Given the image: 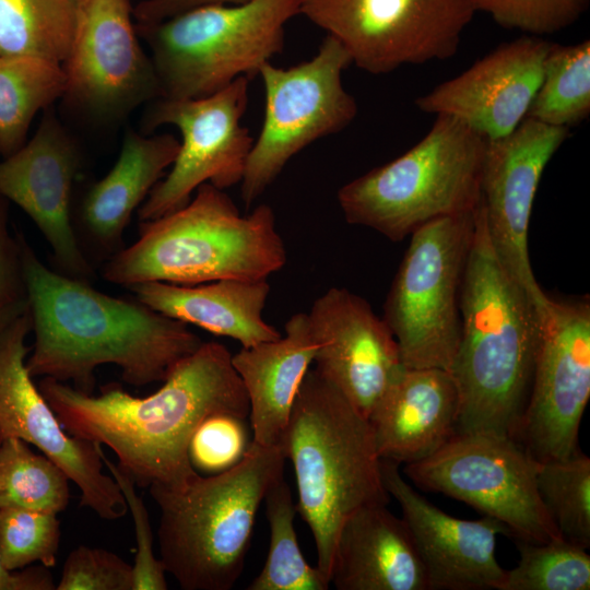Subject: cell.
I'll use <instances>...</instances> for the list:
<instances>
[{
    "instance_id": "cell-1",
    "label": "cell",
    "mask_w": 590,
    "mask_h": 590,
    "mask_svg": "<svg viewBox=\"0 0 590 590\" xmlns=\"http://www.w3.org/2000/svg\"><path fill=\"white\" fill-rule=\"evenodd\" d=\"M152 394L138 398L117 384L85 393L50 377L38 389L72 436L109 447L140 487H179L199 474L188 457L199 424L215 413L249 415L244 385L221 343L203 342Z\"/></svg>"
},
{
    "instance_id": "cell-2",
    "label": "cell",
    "mask_w": 590,
    "mask_h": 590,
    "mask_svg": "<svg viewBox=\"0 0 590 590\" xmlns=\"http://www.w3.org/2000/svg\"><path fill=\"white\" fill-rule=\"evenodd\" d=\"M19 239L35 334L25 362L32 378L72 381L92 393L95 369L114 364L125 382L146 386L164 381L203 343L182 321L48 269L22 235Z\"/></svg>"
},
{
    "instance_id": "cell-3",
    "label": "cell",
    "mask_w": 590,
    "mask_h": 590,
    "mask_svg": "<svg viewBox=\"0 0 590 590\" xmlns=\"http://www.w3.org/2000/svg\"><path fill=\"white\" fill-rule=\"evenodd\" d=\"M540 312L494 252L479 203L450 371L460 399L456 433L516 437L531 389Z\"/></svg>"
},
{
    "instance_id": "cell-4",
    "label": "cell",
    "mask_w": 590,
    "mask_h": 590,
    "mask_svg": "<svg viewBox=\"0 0 590 590\" xmlns=\"http://www.w3.org/2000/svg\"><path fill=\"white\" fill-rule=\"evenodd\" d=\"M286 258L270 205L241 215L224 190L205 182L184 206L142 222L138 240L111 257L103 278L125 287L262 280L281 270Z\"/></svg>"
},
{
    "instance_id": "cell-5",
    "label": "cell",
    "mask_w": 590,
    "mask_h": 590,
    "mask_svg": "<svg viewBox=\"0 0 590 590\" xmlns=\"http://www.w3.org/2000/svg\"><path fill=\"white\" fill-rule=\"evenodd\" d=\"M297 485V510L317 548V567L330 580L339 531L356 510L388 505L367 417L315 368L295 397L281 441Z\"/></svg>"
},
{
    "instance_id": "cell-6",
    "label": "cell",
    "mask_w": 590,
    "mask_h": 590,
    "mask_svg": "<svg viewBox=\"0 0 590 590\" xmlns=\"http://www.w3.org/2000/svg\"><path fill=\"white\" fill-rule=\"evenodd\" d=\"M281 446L251 441L244 458L179 487L152 485L161 560L184 590H229L244 570L257 511L283 475Z\"/></svg>"
},
{
    "instance_id": "cell-7",
    "label": "cell",
    "mask_w": 590,
    "mask_h": 590,
    "mask_svg": "<svg viewBox=\"0 0 590 590\" xmlns=\"http://www.w3.org/2000/svg\"><path fill=\"white\" fill-rule=\"evenodd\" d=\"M486 143L461 121L436 116L409 151L339 189L344 219L400 241L433 220L474 212Z\"/></svg>"
},
{
    "instance_id": "cell-8",
    "label": "cell",
    "mask_w": 590,
    "mask_h": 590,
    "mask_svg": "<svg viewBox=\"0 0 590 590\" xmlns=\"http://www.w3.org/2000/svg\"><path fill=\"white\" fill-rule=\"evenodd\" d=\"M302 0H250L199 7L158 23L138 25L151 51L162 96L200 98L239 76L249 79L280 52L284 27Z\"/></svg>"
},
{
    "instance_id": "cell-9",
    "label": "cell",
    "mask_w": 590,
    "mask_h": 590,
    "mask_svg": "<svg viewBox=\"0 0 590 590\" xmlns=\"http://www.w3.org/2000/svg\"><path fill=\"white\" fill-rule=\"evenodd\" d=\"M474 224L475 211L433 220L410 235L382 316L408 368L451 371L460 340V292Z\"/></svg>"
},
{
    "instance_id": "cell-10",
    "label": "cell",
    "mask_w": 590,
    "mask_h": 590,
    "mask_svg": "<svg viewBox=\"0 0 590 590\" xmlns=\"http://www.w3.org/2000/svg\"><path fill=\"white\" fill-rule=\"evenodd\" d=\"M350 64L345 48L327 34L311 59L286 69L269 61L259 69L264 118L240 181L246 208L272 185L294 155L355 119L356 101L342 83Z\"/></svg>"
},
{
    "instance_id": "cell-11",
    "label": "cell",
    "mask_w": 590,
    "mask_h": 590,
    "mask_svg": "<svg viewBox=\"0 0 590 590\" xmlns=\"http://www.w3.org/2000/svg\"><path fill=\"white\" fill-rule=\"evenodd\" d=\"M539 463L512 437L456 433L430 456L404 464L403 472L416 487L498 520L514 540L544 543L562 535L538 489Z\"/></svg>"
},
{
    "instance_id": "cell-12",
    "label": "cell",
    "mask_w": 590,
    "mask_h": 590,
    "mask_svg": "<svg viewBox=\"0 0 590 590\" xmlns=\"http://www.w3.org/2000/svg\"><path fill=\"white\" fill-rule=\"evenodd\" d=\"M476 12L475 0H302L299 8L370 74L451 58Z\"/></svg>"
},
{
    "instance_id": "cell-13",
    "label": "cell",
    "mask_w": 590,
    "mask_h": 590,
    "mask_svg": "<svg viewBox=\"0 0 590 590\" xmlns=\"http://www.w3.org/2000/svg\"><path fill=\"white\" fill-rule=\"evenodd\" d=\"M248 76H239L200 98L153 101L142 120L143 131L172 125L179 130L181 142L170 172L140 205L141 222L184 206L202 184L222 190L240 184L255 142L240 125L248 103Z\"/></svg>"
},
{
    "instance_id": "cell-14",
    "label": "cell",
    "mask_w": 590,
    "mask_h": 590,
    "mask_svg": "<svg viewBox=\"0 0 590 590\" xmlns=\"http://www.w3.org/2000/svg\"><path fill=\"white\" fill-rule=\"evenodd\" d=\"M529 398L515 439L538 462L568 458L590 397V303L554 299L540 312Z\"/></svg>"
},
{
    "instance_id": "cell-15",
    "label": "cell",
    "mask_w": 590,
    "mask_h": 590,
    "mask_svg": "<svg viewBox=\"0 0 590 590\" xmlns=\"http://www.w3.org/2000/svg\"><path fill=\"white\" fill-rule=\"evenodd\" d=\"M31 330L27 308L0 331V435L36 446L76 484L81 506L105 520L119 519L128 507L114 477L103 471L101 445L64 430L26 369Z\"/></svg>"
},
{
    "instance_id": "cell-16",
    "label": "cell",
    "mask_w": 590,
    "mask_h": 590,
    "mask_svg": "<svg viewBox=\"0 0 590 590\" xmlns=\"http://www.w3.org/2000/svg\"><path fill=\"white\" fill-rule=\"evenodd\" d=\"M131 0H81L63 97L99 119H119L162 96L137 36Z\"/></svg>"
},
{
    "instance_id": "cell-17",
    "label": "cell",
    "mask_w": 590,
    "mask_h": 590,
    "mask_svg": "<svg viewBox=\"0 0 590 590\" xmlns=\"http://www.w3.org/2000/svg\"><path fill=\"white\" fill-rule=\"evenodd\" d=\"M569 129L531 118L509 134L487 139L481 208L494 252L541 308L548 296L535 280L528 250V229L542 174Z\"/></svg>"
},
{
    "instance_id": "cell-18",
    "label": "cell",
    "mask_w": 590,
    "mask_h": 590,
    "mask_svg": "<svg viewBox=\"0 0 590 590\" xmlns=\"http://www.w3.org/2000/svg\"><path fill=\"white\" fill-rule=\"evenodd\" d=\"M317 344L315 369L365 417L405 367L398 343L369 303L331 287L307 312Z\"/></svg>"
},
{
    "instance_id": "cell-19",
    "label": "cell",
    "mask_w": 590,
    "mask_h": 590,
    "mask_svg": "<svg viewBox=\"0 0 590 590\" xmlns=\"http://www.w3.org/2000/svg\"><path fill=\"white\" fill-rule=\"evenodd\" d=\"M80 163L74 139L48 107L32 139L0 162V197L14 202L33 220L62 274L87 282L92 268L70 216Z\"/></svg>"
},
{
    "instance_id": "cell-20",
    "label": "cell",
    "mask_w": 590,
    "mask_h": 590,
    "mask_svg": "<svg viewBox=\"0 0 590 590\" xmlns=\"http://www.w3.org/2000/svg\"><path fill=\"white\" fill-rule=\"evenodd\" d=\"M551 44L528 34L504 43L417 97L415 105L423 113L455 118L486 139L505 137L527 117Z\"/></svg>"
},
{
    "instance_id": "cell-21",
    "label": "cell",
    "mask_w": 590,
    "mask_h": 590,
    "mask_svg": "<svg viewBox=\"0 0 590 590\" xmlns=\"http://www.w3.org/2000/svg\"><path fill=\"white\" fill-rule=\"evenodd\" d=\"M381 473L388 494L401 507L429 590H502L506 569L496 558V542L498 534L509 533L498 520H464L444 512L402 477L396 462L381 460Z\"/></svg>"
},
{
    "instance_id": "cell-22",
    "label": "cell",
    "mask_w": 590,
    "mask_h": 590,
    "mask_svg": "<svg viewBox=\"0 0 590 590\" xmlns=\"http://www.w3.org/2000/svg\"><path fill=\"white\" fill-rule=\"evenodd\" d=\"M459 391L450 371L404 367L368 415L381 460L420 461L457 432Z\"/></svg>"
},
{
    "instance_id": "cell-23",
    "label": "cell",
    "mask_w": 590,
    "mask_h": 590,
    "mask_svg": "<svg viewBox=\"0 0 590 590\" xmlns=\"http://www.w3.org/2000/svg\"><path fill=\"white\" fill-rule=\"evenodd\" d=\"M329 578L338 590H429L404 520L379 504L356 510L342 524Z\"/></svg>"
},
{
    "instance_id": "cell-24",
    "label": "cell",
    "mask_w": 590,
    "mask_h": 590,
    "mask_svg": "<svg viewBox=\"0 0 590 590\" xmlns=\"http://www.w3.org/2000/svg\"><path fill=\"white\" fill-rule=\"evenodd\" d=\"M285 335L241 347L232 355L249 401L252 441L281 446L295 397L314 362L317 344L307 312H297L284 324Z\"/></svg>"
},
{
    "instance_id": "cell-25",
    "label": "cell",
    "mask_w": 590,
    "mask_h": 590,
    "mask_svg": "<svg viewBox=\"0 0 590 590\" xmlns=\"http://www.w3.org/2000/svg\"><path fill=\"white\" fill-rule=\"evenodd\" d=\"M127 288L153 310L215 335L234 339L241 347L282 337L262 316L270 294L268 279L220 280L197 285L152 281Z\"/></svg>"
},
{
    "instance_id": "cell-26",
    "label": "cell",
    "mask_w": 590,
    "mask_h": 590,
    "mask_svg": "<svg viewBox=\"0 0 590 590\" xmlns=\"http://www.w3.org/2000/svg\"><path fill=\"white\" fill-rule=\"evenodd\" d=\"M180 142L172 134L143 135L128 130L111 169L85 193L81 220L92 240L105 249L121 243L125 228L165 170Z\"/></svg>"
},
{
    "instance_id": "cell-27",
    "label": "cell",
    "mask_w": 590,
    "mask_h": 590,
    "mask_svg": "<svg viewBox=\"0 0 590 590\" xmlns=\"http://www.w3.org/2000/svg\"><path fill=\"white\" fill-rule=\"evenodd\" d=\"M61 63L28 56H0V154L5 157L25 142L35 115L63 97Z\"/></svg>"
},
{
    "instance_id": "cell-28",
    "label": "cell",
    "mask_w": 590,
    "mask_h": 590,
    "mask_svg": "<svg viewBox=\"0 0 590 590\" xmlns=\"http://www.w3.org/2000/svg\"><path fill=\"white\" fill-rule=\"evenodd\" d=\"M81 0H0V56L63 63L75 33Z\"/></svg>"
},
{
    "instance_id": "cell-29",
    "label": "cell",
    "mask_w": 590,
    "mask_h": 590,
    "mask_svg": "<svg viewBox=\"0 0 590 590\" xmlns=\"http://www.w3.org/2000/svg\"><path fill=\"white\" fill-rule=\"evenodd\" d=\"M270 540L266 563L249 590H327L330 580L305 559L294 526L297 508L284 476L268 491L264 500Z\"/></svg>"
},
{
    "instance_id": "cell-30",
    "label": "cell",
    "mask_w": 590,
    "mask_h": 590,
    "mask_svg": "<svg viewBox=\"0 0 590 590\" xmlns=\"http://www.w3.org/2000/svg\"><path fill=\"white\" fill-rule=\"evenodd\" d=\"M590 113V40L551 44L526 118L569 129Z\"/></svg>"
},
{
    "instance_id": "cell-31",
    "label": "cell",
    "mask_w": 590,
    "mask_h": 590,
    "mask_svg": "<svg viewBox=\"0 0 590 590\" xmlns=\"http://www.w3.org/2000/svg\"><path fill=\"white\" fill-rule=\"evenodd\" d=\"M69 477L46 456L14 437L0 444V507H19L51 514L69 503Z\"/></svg>"
},
{
    "instance_id": "cell-32",
    "label": "cell",
    "mask_w": 590,
    "mask_h": 590,
    "mask_svg": "<svg viewBox=\"0 0 590 590\" xmlns=\"http://www.w3.org/2000/svg\"><path fill=\"white\" fill-rule=\"evenodd\" d=\"M536 483L542 502L562 538L590 546V459L573 456L539 463Z\"/></svg>"
},
{
    "instance_id": "cell-33",
    "label": "cell",
    "mask_w": 590,
    "mask_h": 590,
    "mask_svg": "<svg viewBox=\"0 0 590 590\" xmlns=\"http://www.w3.org/2000/svg\"><path fill=\"white\" fill-rule=\"evenodd\" d=\"M520 559L506 570L502 590H589L590 556L566 540L544 543L515 540Z\"/></svg>"
},
{
    "instance_id": "cell-34",
    "label": "cell",
    "mask_w": 590,
    "mask_h": 590,
    "mask_svg": "<svg viewBox=\"0 0 590 590\" xmlns=\"http://www.w3.org/2000/svg\"><path fill=\"white\" fill-rule=\"evenodd\" d=\"M59 542L57 514L0 507V556L8 570L23 569L35 562L55 566Z\"/></svg>"
},
{
    "instance_id": "cell-35",
    "label": "cell",
    "mask_w": 590,
    "mask_h": 590,
    "mask_svg": "<svg viewBox=\"0 0 590 590\" xmlns=\"http://www.w3.org/2000/svg\"><path fill=\"white\" fill-rule=\"evenodd\" d=\"M245 420L232 413H215L199 424L188 446L189 461L199 474L222 473L244 458L252 441Z\"/></svg>"
},
{
    "instance_id": "cell-36",
    "label": "cell",
    "mask_w": 590,
    "mask_h": 590,
    "mask_svg": "<svg viewBox=\"0 0 590 590\" xmlns=\"http://www.w3.org/2000/svg\"><path fill=\"white\" fill-rule=\"evenodd\" d=\"M590 0H475L505 28L528 35H550L570 26L586 12Z\"/></svg>"
},
{
    "instance_id": "cell-37",
    "label": "cell",
    "mask_w": 590,
    "mask_h": 590,
    "mask_svg": "<svg viewBox=\"0 0 590 590\" xmlns=\"http://www.w3.org/2000/svg\"><path fill=\"white\" fill-rule=\"evenodd\" d=\"M101 457L119 486L133 521L137 550L132 565V590H166L167 573L163 562L154 554L149 512L135 491V483L125 470L105 457L103 451Z\"/></svg>"
},
{
    "instance_id": "cell-38",
    "label": "cell",
    "mask_w": 590,
    "mask_h": 590,
    "mask_svg": "<svg viewBox=\"0 0 590 590\" xmlns=\"http://www.w3.org/2000/svg\"><path fill=\"white\" fill-rule=\"evenodd\" d=\"M57 590H132V565L104 548L80 545L68 555Z\"/></svg>"
},
{
    "instance_id": "cell-39",
    "label": "cell",
    "mask_w": 590,
    "mask_h": 590,
    "mask_svg": "<svg viewBox=\"0 0 590 590\" xmlns=\"http://www.w3.org/2000/svg\"><path fill=\"white\" fill-rule=\"evenodd\" d=\"M26 298L19 235L13 238L0 201V309Z\"/></svg>"
},
{
    "instance_id": "cell-40",
    "label": "cell",
    "mask_w": 590,
    "mask_h": 590,
    "mask_svg": "<svg viewBox=\"0 0 590 590\" xmlns=\"http://www.w3.org/2000/svg\"><path fill=\"white\" fill-rule=\"evenodd\" d=\"M250 0H144L133 10L138 25L162 22L186 11L215 4H240Z\"/></svg>"
},
{
    "instance_id": "cell-41",
    "label": "cell",
    "mask_w": 590,
    "mask_h": 590,
    "mask_svg": "<svg viewBox=\"0 0 590 590\" xmlns=\"http://www.w3.org/2000/svg\"><path fill=\"white\" fill-rule=\"evenodd\" d=\"M56 585L48 567L8 570L0 556V590H54Z\"/></svg>"
},
{
    "instance_id": "cell-42",
    "label": "cell",
    "mask_w": 590,
    "mask_h": 590,
    "mask_svg": "<svg viewBox=\"0 0 590 590\" xmlns=\"http://www.w3.org/2000/svg\"><path fill=\"white\" fill-rule=\"evenodd\" d=\"M28 308L27 299H22L0 309V331L16 316Z\"/></svg>"
},
{
    "instance_id": "cell-43",
    "label": "cell",
    "mask_w": 590,
    "mask_h": 590,
    "mask_svg": "<svg viewBox=\"0 0 590 590\" xmlns=\"http://www.w3.org/2000/svg\"><path fill=\"white\" fill-rule=\"evenodd\" d=\"M1 440H2V436L0 435V444H1Z\"/></svg>"
}]
</instances>
